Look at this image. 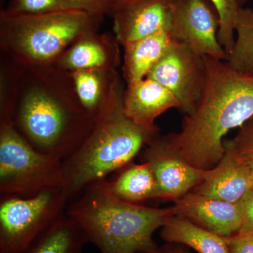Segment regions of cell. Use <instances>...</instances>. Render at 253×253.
I'll list each match as a JSON object with an SVG mask.
<instances>
[{
	"mask_svg": "<svg viewBox=\"0 0 253 253\" xmlns=\"http://www.w3.org/2000/svg\"><path fill=\"white\" fill-rule=\"evenodd\" d=\"M141 162L149 165L158 185L157 199L176 201L211 175L212 169L191 166L172 149L166 136L157 135L145 146Z\"/></svg>",
	"mask_w": 253,
	"mask_h": 253,
	"instance_id": "10",
	"label": "cell"
},
{
	"mask_svg": "<svg viewBox=\"0 0 253 253\" xmlns=\"http://www.w3.org/2000/svg\"><path fill=\"white\" fill-rule=\"evenodd\" d=\"M161 236L168 244L183 245L198 253H229L225 237L176 215L161 228Z\"/></svg>",
	"mask_w": 253,
	"mask_h": 253,
	"instance_id": "19",
	"label": "cell"
},
{
	"mask_svg": "<svg viewBox=\"0 0 253 253\" xmlns=\"http://www.w3.org/2000/svg\"><path fill=\"white\" fill-rule=\"evenodd\" d=\"M157 253H191L181 244H168L159 248Z\"/></svg>",
	"mask_w": 253,
	"mask_h": 253,
	"instance_id": "30",
	"label": "cell"
},
{
	"mask_svg": "<svg viewBox=\"0 0 253 253\" xmlns=\"http://www.w3.org/2000/svg\"><path fill=\"white\" fill-rule=\"evenodd\" d=\"M172 41L170 33L163 32L123 46L122 72L126 85L147 77Z\"/></svg>",
	"mask_w": 253,
	"mask_h": 253,
	"instance_id": "17",
	"label": "cell"
},
{
	"mask_svg": "<svg viewBox=\"0 0 253 253\" xmlns=\"http://www.w3.org/2000/svg\"><path fill=\"white\" fill-rule=\"evenodd\" d=\"M171 109L180 104L170 91L149 78L126 85L123 94V111L126 118L137 126L159 130L155 121Z\"/></svg>",
	"mask_w": 253,
	"mask_h": 253,
	"instance_id": "15",
	"label": "cell"
},
{
	"mask_svg": "<svg viewBox=\"0 0 253 253\" xmlns=\"http://www.w3.org/2000/svg\"><path fill=\"white\" fill-rule=\"evenodd\" d=\"M225 239L229 253H253V231H239Z\"/></svg>",
	"mask_w": 253,
	"mask_h": 253,
	"instance_id": "27",
	"label": "cell"
},
{
	"mask_svg": "<svg viewBox=\"0 0 253 253\" xmlns=\"http://www.w3.org/2000/svg\"><path fill=\"white\" fill-rule=\"evenodd\" d=\"M67 73L80 104L95 125L125 114V89L117 70L107 68Z\"/></svg>",
	"mask_w": 253,
	"mask_h": 253,
	"instance_id": "11",
	"label": "cell"
},
{
	"mask_svg": "<svg viewBox=\"0 0 253 253\" xmlns=\"http://www.w3.org/2000/svg\"><path fill=\"white\" fill-rule=\"evenodd\" d=\"M172 208L174 215L224 237L237 234L242 226L237 204L209 199L193 191L174 201Z\"/></svg>",
	"mask_w": 253,
	"mask_h": 253,
	"instance_id": "13",
	"label": "cell"
},
{
	"mask_svg": "<svg viewBox=\"0 0 253 253\" xmlns=\"http://www.w3.org/2000/svg\"><path fill=\"white\" fill-rule=\"evenodd\" d=\"M14 124L35 149L62 161L95 126L80 104L67 72L52 66L25 67Z\"/></svg>",
	"mask_w": 253,
	"mask_h": 253,
	"instance_id": "2",
	"label": "cell"
},
{
	"mask_svg": "<svg viewBox=\"0 0 253 253\" xmlns=\"http://www.w3.org/2000/svg\"><path fill=\"white\" fill-rule=\"evenodd\" d=\"M64 185L62 161L35 149L14 123L0 124V196L30 197Z\"/></svg>",
	"mask_w": 253,
	"mask_h": 253,
	"instance_id": "6",
	"label": "cell"
},
{
	"mask_svg": "<svg viewBox=\"0 0 253 253\" xmlns=\"http://www.w3.org/2000/svg\"><path fill=\"white\" fill-rule=\"evenodd\" d=\"M71 10L83 11L104 18L109 14V0H63Z\"/></svg>",
	"mask_w": 253,
	"mask_h": 253,
	"instance_id": "26",
	"label": "cell"
},
{
	"mask_svg": "<svg viewBox=\"0 0 253 253\" xmlns=\"http://www.w3.org/2000/svg\"><path fill=\"white\" fill-rule=\"evenodd\" d=\"M172 11V0H142L113 15L114 36L124 46L163 32L169 33Z\"/></svg>",
	"mask_w": 253,
	"mask_h": 253,
	"instance_id": "12",
	"label": "cell"
},
{
	"mask_svg": "<svg viewBox=\"0 0 253 253\" xmlns=\"http://www.w3.org/2000/svg\"><path fill=\"white\" fill-rule=\"evenodd\" d=\"M217 11L219 19L218 41L225 50L226 55L230 54L235 38V22L240 8L239 0H209ZM227 59V58H226Z\"/></svg>",
	"mask_w": 253,
	"mask_h": 253,
	"instance_id": "23",
	"label": "cell"
},
{
	"mask_svg": "<svg viewBox=\"0 0 253 253\" xmlns=\"http://www.w3.org/2000/svg\"><path fill=\"white\" fill-rule=\"evenodd\" d=\"M224 143L234 149L239 159L249 169L253 179V117L239 128L235 137Z\"/></svg>",
	"mask_w": 253,
	"mask_h": 253,
	"instance_id": "25",
	"label": "cell"
},
{
	"mask_svg": "<svg viewBox=\"0 0 253 253\" xmlns=\"http://www.w3.org/2000/svg\"><path fill=\"white\" fill-rule=\"evenodd\" d=\"M25 66L4 54L0 71V124L14 123L20 82Z\"/></svg>",
	"mask_w": 253,
	"mask_h": 253,
	"instance_id": "22",
	"label": "cell"
},
{
	"mask_svg": "<svg viewBox=\"0 0 253 253\" xmlns=\"http://www.w3.org/2000/svg\"><path fill=\"white\" fill-rule=\"evenodd\" d=\"M103 18L77 10L38 15L0 12L1 52L25 67L51 66Z\"/></svg>",
	"mask_w": 253,
	"mask_h": 253,
	"instance_id": "4",
	"label": "cell"
},
{
	"mask_svg": "<svg viewBox=\"0 0 253 253\" xmlns=\"http://www.w3.org/2000/svg\"><path fill=\"white\" fill-rule=\"evenodd\" d=\"M111 180H106L109 192L126 202L139 204L158 198V185L154 172L146 163L126 165Z\"/></svg>",
	"mask_w": 253,
	"mask_h": 253,
	"instance_id": "18",
	"label": "cell"
},
{
	"mask_svg": "<svg viewBox=\"0 0 253 253\" xmlns=\"http://www.w3.org/2000/svg\"><path fill=\"white\" fill-rule=\"evenodd\" d=\"M158 131L137 126L125 114L95 125L63 161L64 190L70 199L131 163Z\"/></svg>",
	"mask_w": 253,
	"mask_h": 253,
	"instance_id": "5",
	"label": "cell"
},
{
	"mask_svg": "<svg viewBox=\"0 0 253 253\" xmlns=\"http://www.w3.org/2000/svg\"><path fill=\"white\" fill-rule=\"evenodd\" d=\"M206 82L194 112L184 115L180 131L167 137L191 166L212 169L225 153L224 136L253 117V76L233 69L224 60L204 56Z\"/></svg>",
	"mask_w": 253,
	"mask_h": 253,
	"instance_id": "1",
	"label": "cell"
},
{
	"mask_svg": "<svg viewBox=\"0 0 253 253\" xmlns=\"http://www.w3.org/2000/svg\"><path fill=\"white\" fill-rule=\"evenodd\" d=\"M157 81L175 96L184 115L191 114L204 94L206 70L204 56L185 43L173 39L147 77Z\"/></svg>",
	"mask_w": 253,
	"mask_h": 253,
	"instance_id": "8",
	"label": "cell"
},
{
	"mask_svg": "<svg viewBox=\"0 0 253 253\" xmlns=\"http://www.w3.org/2000/svg\"><path fill=\"white\" fill-rule=\"evenodd\" d=\"M119 45L111 34L89 32L76 40L51 66L67 72L116 69L121 62Z\"/></svg>",
	"mask_w": 253,
	"mask_h": 253,
	"instance_id": "14",
	"label": "cell"
},
{
	"mask_svg": "<svg viewBox=\"0 0 253 253\" xmlns=\"http://www.w3.org/2000/svg\"><path fill=\"white\" fill-rule=\"evenodd\" d=\"M173 39L185 43L196 54L226 61L218 41L219 16L209 0H172Z\"/></svg>",
	"mask_w": 253,
	"mask_h": 253,
	"instance_id": "9",
	"label": "cell"
},
{
	"mask_svg": "<svg viewBox=\"0 0 253 253\" xmlns=\"http://www.w3.org/2000/svg\"><path fill=\"white\" fill-rule=\"evenodd\" d=\"M236 204L242 218V226L240 231H253V185Z\"/></svg>",
	"mask_w": 253,
	"mask_h": 253,
	"instance_id": "28",
	"label": "cell"
},
{
	"mask_svg": "<svg viewBox=\"0 0 253 253\" xmlns=\"http://www.w3.org/2000/svg\"><path fill=\"white\" fill-rule=\"evenodd\" d=\"M142 0H109V16H113L121 10L126 9L131 5L139 2Z\"/></svg>",
	"mask_w": 253,
	"mask_h": 253,
	"instance_id": "29",
	"label": "cell"
},
{
	"mask_svg": "<svg viewBox=\"0 0 253 253\" xmlns=\"http://www.w3.org/2000/svg\"><path fill=\"white\" fill-rule=\"evenodd\" d=\"M66 213L101 253H157L153 236L174 215L173 208L147 207L117 199L108 190L106 179L86 187Z\"/></svg>",
	"mask_w": 253,
	"mask_h": 253,
	"instance_id": "3",
	"label": "cell"
},
{
	"mask_svg": "<svg viewBox=\"0 0 253 253\" xmlns=\"http://www.w3.org/2000/svg\"><path fill=\"white\" fill-rule=\"evenodd\" d=\"M248 1H249V0H239V4H241V6H242V5L245 4V3Z\"/></svg>",
	"mask_w": 253,
	"mask_h": 253,
	"instance_id": "31",
	"label": "cell"
},
{
	"mask_svg": "<svg viewBox=\"0 0 253 253\" xmlns=\"http://www.w3.org/2000/svg\"><path fill=\"white\" fill-rule=\"evenodd\" d=\"M69 200L64 189L0 196V253H23L66 214Z\"/></svg>",
	"mask_w": 253,
	"mask_h": 253,
	"instance_id": "7",
	"label": "cell"
},
{
	"mask_svg": "<svg viewBox=\"0 0 253 253\" xmlns=\"http://www.w3.org/2000/svg\"><path fill=\"white\" fill-rule=\"evenodd\" d=\"M224 156L212 168L211 175L191 191L209 199L236 204L253 185V179L234 149L224 143Z\"/></svg>",
	"mask_w": 253,
	"mask_h": 253,
	"instance_id": "16",
	"label": "cell"
},
{
	"mask_svg": "<svg viewBox=\"0 0 253 253\" xmlns=\"http://www.w3.org/2000/svg\"><path fill=\"white\" fill-rule=\"evenodd\" d=\"M87 243L81 228L66 213L21 253H83Z\"/></svg>",
	"mask_w": 253,
	"mask_h": 253,
	"instance_id": "20",
	"label": "cell"
},
{
	"mask_svg": "<svg viewBox=\"0 0 253 253\" xmlns=\"http://www.w3.org/2000/svg\"><path fill=\"white\" fill-rule=\"evenodd\" d=\"M234 29L235 42L226 61L236 71L253 76V9L240 8Z\"/></svg>",
	"mask_w": 253,
	"mask_h": 253,
	"instance_id": "21",
	"label": "cell"
},
{
	"mask_svg": "<svg viewBox=\"0 0 253 253\" xmlns=\"http://www.w3.org/2000/svg\"><path fill=\"white\" fill-rule=\"evenodd\" d=\"M71 10L63 0H9L1 11L9 14L38 15Z\"/></svg>",
	"mask_w": 253,
	"mask_h": 253,
	"instance_id": "24",
	"label": "cell"
}]
</instances>
